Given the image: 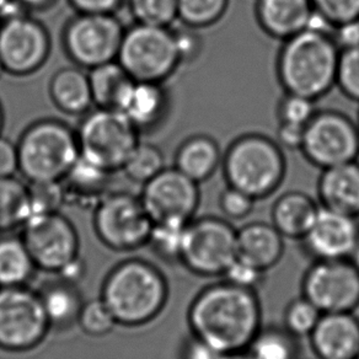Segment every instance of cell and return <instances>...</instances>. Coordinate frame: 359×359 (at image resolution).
Instances as JSON below:
<instances>
[{"label":"cell","mask_w":359,"mask_h":359,"mask_svg":"<svg viewBox=\"0 0 359 359\" xmlns=\"http://www.w3.org/2000/svg\"><path fill=\"white\" fill-rule=\"evenodd\" d=\"M191 334L220 353L246 351L262 327L256 290L217 282L197 293L187 313Z\"/></svg>","instance_id":"obj_1"},{"label":"cell","mask_w":359,"mask_h":359,"mask_svg":"<svg viewBox=\"0 0 359 359\" xmlns=\"http://www.w3.org/2000/svg\"><path fill=\"white\" fill-rule=\"evenodd\" d=\"M100 298L117 324L140 327L163 313L169 299V285L154 264L144 259H126L106 276Z\"/></svg>","instance_id":"obj_2"},{"label":"cell","mask_w":359,"mask_h":359,"mask_svg":"<svg viewBox=\"0 0 359 359\" xmlns=\"http://www.w3.org/2000/svg\"><path fill=\"white\" fill-rule=\"evenodd\" d=\"M339 48L332 36L304 30L283 41L276 74L287 94L318 101L336 86Z\"/></svg>","instance_id":"obj_3"},{"label":"cell","mask_w":359,"mask_h":359,"mask_svg":"<svg viewBox=\"0 0 359 359\" xmlns=\"http://www.w3.org/2000/svg\"><path fill=\"white\" fill-rule=\"evenodd\" d=\"M222 168L226 186L259 201L273 195L283 184L287 159L275 140L252 132L239 135L228 145Z\"/></svg>","instance_id":"obj_4"},{"label":"cell","mask_w":359,"mask_h":359,"mask_svg":"<svg viewBox=\"0 0 359 359\" xmlns=\"http://www.w3.org/2000/svg\"><path fill=\"white\" fill-rule=\"evenodd\" d=\"M16 147L19 171L29 182L62 181L80 156L76 132L60 121L36 122Z\"/></svg>","instance_id":"obj_5"},{"label":"cell","mask_w":359,"mask_h":359,"mask_svg":"<svg viewBox=\"0 0 359 359\" xmlns=\"http://www.w3.org/2000/svg\"><path fill=\"white\" fill-rule=\"evenodd\" d=\"M140 130L120 110L96 107L76 130L80 156L110 172L122 170L137 144Z\"/></svg>","instance_id":"obj_6"},{"label":"cell","mask_w":359,"mask_h":359,"mask_svg":"<svg viewBox=\"0 0 359 359\" xmlns=\"http://www.w3.org/2000/svg\"><path fill=\"white\" fill-rule=\"evenodd\" d=\"M117 62L132 79L163 83L181 65L174 30L137 24L125 31Z\"/></svg>","instance_id":"obj_7"},{"label":"cell","mask_w":359,"mask_h":359,"mask_svg":"<svg viewBox=\"0 0 359 359\" xmlns=\"http://www.w3.org/2000/svg\"><path fill=\"white\" fill-rule=\"evenodd\" d=\"M236 235L238 229L225 218H194L186 225L180 264L200 277L224 275L238 257Z\"/></svg>","instance_id":"obj_8"},{"label":"cell","mask_w":359,"mask_h":359,"mask_svg":"<svg viewBox=\"0 0 359 359\" xmlns=\"http://www.w3.org/2000/svg\"><path fill=\"white\" fill-rule=\"evenodd\" d=\"M50 329L37 290L27 285L0 288V349L15 353L32 351Z\"/></svg>","instance_id":"obj_9"},{"label":"cell","mask_w":359,"mask_h":359,"mask_svg":"<svg viewBox=\"0 0 359 359\" xmlns=\"http://www.w3.org/2000/svg\"><path fill=\"white\" fill-rule=\"evenodd\" d=\"M153 220L140 197L111 192L95 207L94 230L106 248L130 252L148 245Z\"/></svg>","instance_id":"obj_10"},{"label":"cell","mask_w":359,"mask_h":359,"mask_svg":"<svg viewBox=\"0 0 359 359\" xmlns=\"http://www.w3.org/2000/svg\"><path fill=\"white\" fill-rule=\"evenodd\" d=\"M300 151L320 170L354 161L359 151L358 125L341 111H316L305 126Z\"/></svg>","instance_id":"obj_11"},{"label":"cell","mask_w":359,"mask_h":359,"mask_svg":"<svg viewBox=\"0 0 359 359\" xmlns=\"http://www.w3.org/2000/svg\"><path fill=\"white\" fill-rule=\"evenodd\" d=\"M126 29L114 14H83L69 21L63 42L80 68L93 69L117 60Z\"/></svg>","instance_id":"obj_12"},{"label":"cell","mask_w":359,"mask_h":359,"mask_svg":"<svg viewBox=\"0 0 359 359\" xmlns=\"http://www.w3.org/2000/svg\"><path fill=\"white\" fill-rule=\"evenodd\" d=\"M302 295L323 313L359 306V269L349 259H315L302 280Z\"/></svg>","instance_id":"obj_13"},{"label":"cell","mask_w":359,"mask_h":359,"mask_svg":"<svg viewBox=\"0 0 359 359\" xmlns=\"http://www.w3.org/2000/svg\"><path fill=\"white\" fill-rule=\"evenodd\" d=\"M37 269L58 275L79 259V235L74 225L58 213L32 215L22 225V234Z\"/></svg>","instance_id":"obj_14"},{"label":"cell","mask_w":359,"mask_h":359,"mask_svg":"<svg viewBox=\"0 0 359 359\" xmlns=\"http://www.w3.org/2000/svg\"><path fill=\"white\" fill-rule=\"evenodd\" d=\"M140 201L153 223H189L200 207V184L176 168H165L143 185Z\"/></svg>","instance_id":"obj_15"},{"label":"cell","mask_w":359,"mask_h":359,"mask_svg":"<svg viewBox=\"0 0 359 359\" xmlns=\"http://www.w3.org/2000/svg\"><path fill=\"white\" fill-rule=\"evenodd\" d=\"M50 39L41 22L26 14L0 24V60L9 74L30 75L48 60Z\"/></svg>","instance_id":"obj_16"},{"label":"cell","mask_w":359,"mask_h":359,"mask_svg":"<svg viewBox=\"0 0 359 359\" xmlns=\"http://www.w3.org/2000/svg\"><path fill=\"white\" fill-rule=\"evenodd\" d=\"M302 241L315 259H349L359 243L357 218L320 205L314 223Z\"/></svg>","instance_id":"obj_17"},{"label":"cell","mask_w":359,"mask_h":359,"mask_svg":"<svg viewBox=\"0 0 359 359\" xmlns=\"http://www.w3.org/2000/svg\"><path fill=\"white\" fill-rule=\"evenodd\" d=\"M309 339L316 359H357L359 319L354 311L323 314Z\"/></svg>","instance_id":"obj_18"},{"label":"cell","mask_w":359,"mask_h":359,"mask_svg":"<svg viewBox=\"0 0 359 359\" xmlns=\"http://www.w3.org/2000/svg\"><path fill=\"white\" fill-rule=\"evenodd\" d=\"M313 11L311 0H256L255 16L266 35L283 42L306 29Z\"/></svg>","instance_id":"obj_19"},{"label":"cell","mask_w":359,"mask_h":359,"mask_svg":"<svg viewBox=\"0 0 359 359\" xmlns=\"http://www.w3.org/2000/svg\"><path fill=\"white\" fill-rule=\"evenodd\" d=\"M320 205L359 218V166L354 161L321 170L318 181Z\"/></svg>","instance_id":"obj_20"},{"label":"cell","mask_w":359,"mask_h":359,"mask_svg":"<svg viewBox=\"0 0 359 359\" xmlns=\"http://www.w3.org/2000/svg\"><path fill=\"white\" fill-rule=\"evenodd\" d=\"M238 257L269 271L280 262L285 254V238L273 224L252 222L238 229Z\"/></svg>","instance_id":"obj_21"},{"label":"cell","mask_w":359,"mask_h":359,"mask_svg":"<svg viewBox=\"0 0 359 359\" xmlns=\"http://www.w3.org/2000/svg\"><path fill=\"white\" fill-rule=\"evenodd\" d=\"M169 107V96L163 83L135 80L117 110L132 122L137 130L154 128L164 120Z\"/></svg>","instance_id":"obj_22"},{"label":"cell","mask_w":359,"mask_h":359,"mask_svg":"<svg viewBox=\"0 0 359 359\" xmlns=\"http://www.w3.org/2000/svg\"><path fill=\"white\" fill-rule=\"evenodd\" d=\"M114 172L102 169L79 156L69 172L62 180L67 203L80 207H94L111 194V176Z\"/></svg>","instance_id":"obj_23"},{"label":"cell","mask_w":359,"mask_h":359,"mask_svg":"<svg viewBox=\"0 0 359 359\" xmlns=\"http://www.w3.org/2000/svg\"><path fill=\"white\" fill-rule=\"evenodd\" d=\"M320 205L304 192L288 191L275 201L271 220L285 239L302 240L314 223Z\"/></svg>","instance_id":"obj_24"},{"label":"cell","mask_w":359,"mask_h":359,"mask_svg":"<svg viewBox=\"0 0 359 359\" xmlns=\"http://www.w3.org/2000/svg\"><path fill=\"white\" fill-rule=\"evenodd\" d=\"M223 154L218 142L210 135H191L184 140L175 155V168L187 177L202 184L222 166Z\"/></svg>","instance_id":"obj_25"},{"label":"cell","mask_w":359,"mask_h":359,"mask_svg":"<svg viewBox=\"0 0 359 359\" xmlns=\"http://www.w3.org/2000/svg\"><path fill=\"white\" fill-rule=\"evenodd\" d=\"M37 292L52 329L65 330L78 323L84 300L76 285L58 277Z\"/></svg>","instance_id":"obj_26"},{"label":"cell","mask_w":359,"mask_h":359,"mask_svg":"<svg viewBox=\"0 0 359 359\" xmlns=\"http://www.w3.org/2000/svg\"><path fill=\"white\" fill-rule=\"evenodd\" d=\"M50 94L55 105L69 115H81L94 105L89 74L80 67L58 70L50 80Z\"/></svg>","instance_id":"obj_27"},{"label":"cell","mask_w":359,"mask_h":359,"mask_svg":"<svg viewBox=\"0 0 359 359\" xmlns=\"http://www.w3.org/2000/svg\"><path fill=\"white\" fill-rule=\"evenodd\" d=\"M89 81L94 105L117 110L135 79L114 60L90 69Z\"/></svg>","instance_id":"obj_28"},{"label":"cell","mask_w":359,"mask_h":359,"mask_svg":"<svg viewBox=\"0 0 359 359\" xmlns=\"http://www.w3.org/2000/svg\"><path fill=\"white\" fill-rule=\"evenodd\" d=\"M36 269L21 236L6 235L0 238V288L29 285Z\"/></svg>","instance_id":"obj_29"},{"label":"cell","mask_w":359,"mask_h":359,"mask_svg":"<svg viewBox=\"0 0 359 359\" xmlns=\"http://www.w3.org/2000/svg\"><path fill=\"white\" fill-rule=\"evenodd\" d=\"M246 351L254 359H299V339L283 325H262Z\"/></svg>","instance_id":"obj_30"},{"label":"cell","mask_w":359,"mask_h":359,"mask_svg":"<svg viewBox=\"0 0 359 359\" xmlns=\"http://www.w3.org/2000/svg\"><path fill=\"white\" fill-rule=\"evenodd\" d=\"M30 218L27 184L15 176L0 179V233L22 228Z\"/></svg>","instance_id":"obj_31"},{"label":"cell","mask_w":359,"mask_h":359,"mask_svg":"<svg viewBox=\"0 0 359 359\" xmlns=\"http://www.w3.org/2000/svg\"><path fill=\"white\" fill-rule=\"evenodd\" d=\"M229 4L230 0H177V15L182 25L200 30L219 22Z\"/></svg>","instance_id":"obj_32"},{"label":"cell","mask_w":359,"mask_h":359,"mask_svg":"<svg viewBox=\"0 0 359 359\" xmlns=\"http://www.w3.org/2000/svg\"><path fill=\"white\" fill-rule=\"evenodd\" d=\"M165 168V158L161 150L155 145L140 142L126 160L122 171L133 182L144 185Z\"/></svg>","instance_id":"obj_33"},{"label":"cell","mask_w":359,"mask_h":359,"mask_svg":"<svg viewBox=\"0 0 359 359\" xmlns=\"http://www.w3.org/2000/svg\"><path fill=\"white\" fill-rule=\"evenodd\" d=\"M186 225L179 222L154 223L147 246L165 262L180 264Z\"/></svg>","instance_id":"obj_34"},{"label":"cell","mask_w":359,"mask_h":359,"mask_svg":"<svg viewBox=\"0 0 359 359\" xmlns=\"http://www.w3.org/2000/svg\"><path fill=\"white\" fill-rule=\"evenodd\" d=\"M137 24L170 27L179 19L177 0H126Z\"/></svg>","instance_id":"obj_35"},{"label":"cell","mask_w":359,"mask_h":359,"mask_svg":"<svg viewBox=\"0 0 359 359\" xmlns=\"http://www.w3.org/2000/svg\"><path fill=\"white\" fill-rule=\"evenodd\" d=\"M29 203L30 217L32 215L58 213L67 203L65 187L62 181L29 182Z\"/></svg>","instance_id":"obj_36"},{"label":"cell","mask_w":359,"mask_h":359,"mask_svg":"<svg viewBox=\"0 0 359 359\" xmlns=\"http://www.w3.org/2000/svg\"><path fill=\"white\" fill-rule=\"evenodd\" d=\"M323 313L305 297L293 299L285 306L283 327L295 337H309Z\"/></svg>","instance_id":"obj_37"},{"label":"cell","mask_w":359,"mask_h":359,"mask_svg":"<svg viewBox=\"0 0 359 359\" xmlns=\"http://www.w3.org/2000/svg\"><path fill=\"white\" fill-rule=\"evenodd\" d=\"M81 331L91 337H105L117 326L115 316L101 298L84 302L78 323Z\"/></svg>","instance_id":"obj_38"},{"label":"cell","mask_w":359,"mask_h":359,"mask_svg":"<svg viewBox=\"0 0 359 359\" xmlns=\"http://www.w3.org/2000/svg\"><path fill=\"white\" fill-rule=\"evenodd\" d=\"M336 86L349 100L359 102V46L339 50Z\"/></svg>","instance_id":"obj_39"},{"label":"cell","mask_w":359,"mask_h":359,"mask_svg":"<svg viewBox=\"0 0 359 359\" xmlns=\"http://www.w3.org/2000/svg\"><path fill=\"white\" fill-rule=\"evenodd\" d=\"M316 101L304 96L287 94L280 97L277 106V116L280 122L293 123V125L306 126L315 114Z\"/></svg>","instance_id":"obj_40"},{"label":"cell","mask_w":359,"mask_h":359,"mask_svg":"<svg viewBox=\"0 0 359 359\" xmlns=\"http://www.w3.org/2000/svg\"><path fill=\"white\" fill-rule=\"evenodd\" d=\"M256 201L243 191L226 186L219 196V210L225 219L243 220L248 218L255 208Z\"/></svg>","instance_id":"obj_41"},{"label":"cell","mask_w":359,"mask_h":359,"mask_svg":"<svg viewBox=\"0 0 359 359\" xmlns=\"http://www.w3.org/2000/svg\"><path fill=\"white\" fill-rule=\"evenodd\" d=\"M311 4L334 26L359 20V0H311Z\"/></svg>","instance_id":"obj_42"},{"label":"cell","mask_w":359,"mask_h":359,"mask_svg":"<svg viewBox=\"0 0 359 359\" xmlns=\"http://www.w3.org/2000/svg\"><path fill=\"white\" fill-rule=\"evenodd\" d=\"M264 273H266L264 271L257 269L254 264L236 257L222 277L223 280L229 282L231 285H238L246 290H256L257 287L262 285Z\"/></svg>","instance_id":"obj_43"},{"label":"cell","mask_w":359,"mask_h":359,"mask_svg":"<svg viewBox=\"0 0 359 359\" xmlns=\"http://www.w3.org/2000/svg\"><path fill=\"white\" fill-rule=\"evenodd\" d=\"M175 42L182 63H191L200 57L203 50V40L196 29L184 25L174 30Z\"/></svg>","instance_id":"obj_44"},{"label":"cell","mask_w":359,"mask_h":359,"mask_svg":"<svg viewBox=\"0 0 359 359\" xmlns=\"http://www.w3.org/2000/svg\"><path fill=\"white\" fill-rule=\"evenodd\" d=\"M19 171L18 147L0 135V179L15 176Z\"/></svg>","instance_id":"obj_45"},{"label":"cell","mask_w":359,"mask_h":359,"mask_svg":"<svg viewBox=\"0 0 359 359\" xmlns=\"http://www.w3.org/2000/svg\"><path fill=\"white\" fill-rule=\"evenodd\" d=\"M331 36L339 50L358 47L359 20L347 21L334 26Z\"/></svg>","instance_id":"obj_46"},{"label":"cell","mask_w":359,"mask_h":359,"mask_svg":"<svg viewBox=\"0 0 359 359\" xmlns=\"http://www.w3.org/2000/svg\"><path fill=\"white\" fill-rule=\"evenodd\" d=\"M305 126L280 122L276 142L287 150H300L304 138Z\"/></svg>","instance_id":"obj_47"},{"label":"cell","mask_w":359,"mask_h":359,"mask_svg":"<svg viewBox=\"0 0 359 359\" xmlns=\"http://www.w3.org/2000/svg\"><path fill=\"white\" fill-rule=\"evenodd\" d=\"M222 354L210 344L191 334L182 347L181 359H219Z\"/></svg>","instance_id":"obj_48"},{"label":"cell","mask_w":359,"mask_h":359,"mask_svg":"<svg viewBox=\"0 0 359 359\" xmlns=\"http://www.w3.org/2000/svg\"><path fill=\"white\" fill-rule=\"evenodd\" d=\"M70 4L83 14H114L126 0H69Z\"/></svg>","instance_id":"obj_49"},{"label":"cell","mask_w":359,"mask_h":359,"mask_svg":"<svg viewBox=\"0 0 359 359\" xmlns=\"http://www.w3.org/2000/svg\"><path fill=\"white\" fill-rule=\"evenodd\" d=\"M26 9H43L50 6L53 0H19Z\"/></svg>","instance_id":"obj_50"},{"label":"cell","mask_w":359,"mask_h":359,"mask_svg":"<svg viewBox=\"0 0 359 359\" xmlns=\"http://www.w3.org/2000/svg\"><path fill=\"white\" fill-rule=\"evenodd\" d=\"M219 359H254L250 355L248 351H239V352H230V353H223Z\"/></svg>","instance_id":"obj_51"},{"label":"cell","mask_w":359,"mask_h":359,"mask_svg":"<svg viewBox=\"0 0 359 359\" xmlns=\"http://www.w3.org/2000/svg\"><path fill=\"white\" fill-rule=\"evenodd\" d=\"M18 0H0V15L14 6Z\"/></svg>","instance_id":"obj_52"},{"label":"cell","mask_w":359,"mask_h":359,"mask_svg":"<svg viewBox=\"0 0 359 359\" xmlns=\"http://www.w3.org/2000/svg\"><path fill=\"white\" fill-rule=\"evenodd\" d=\"M3 123H4V114H3L1 104H0V132H1V128H3Z\"/></svg>","instance_id":"obj_53"},{"label":"cell","mask_w":359,"mask_h":359,"mask_svg":"<svg viewBox=\"0 0 359 359\" xmlns=\"http://www.w3.org/2000/svg\"><path fill=\"white\" fill-rule=\"evenodd\" d=\"M3 73H6V69H4V67H3V63H1V60H0V76L3 75Z\"/></svg>","instance_id":"obj_54"},{"label":"cell","mask_w":359,"mask_h":359,"mask_svg":"<svg viewBox=\"0 0 359 359\" xmlns=\"http://www.w3.org/2000/svg\"><path fill=\"white\" fill-rule=\"evenodd\" d=\"M354 163H355V164L358 165L359 166V151L358 154H357V156H355V159H354Z\"/></svg>","instance_id":"obj_55"},{"label":"cell","mask_w":359,"mask_h":359,"mask_svg":"<svg viewBox=\"0 0 359 359\" xmlns=\"http://www.w3.org/2000/svg\"><path fill=\"white\" fill-rule=\"evenodd\" d=\"M357 125H358V128H359V116H358V122H357Z\"/></svg>","instance_id":"obj_56"},{"label":"cell","mask_w":359,"mask_h":359,"mask_svg":"<svg viewBox=\"0 0 359 359\" xmlns=\"http://www.w3.org/2000/svg\"><path fill=\"white\" fill-rule=\"evenodd\" d=\"M357 359H359V357H358V358H357Z\"/></svg>","instance_id":"obj_57"}]
</instances>
